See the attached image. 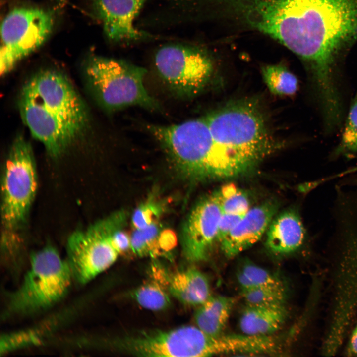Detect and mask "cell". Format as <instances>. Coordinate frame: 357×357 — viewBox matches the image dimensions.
<instances>
[{
  "label": "cell",
  "mask_w": 357,
  "mask_h": 357,
  "mask_svg": "<svg viewBox=\"0 0 357 357\" xmlns=\"http://www.w3.org/2000/svg\"><path fill=\"white\" fill-rule=\"evenodd\" d=\"M278 207L277 201L270 200L250 209L220 243L224 254L235 257L257 242L267 230Z\"/></svg>",
  "instance_id": "obj_13"
},
{
  "label": "cell",
  "mask_w": 357,
  "mask_h": 357,
  "mask_svg": "<svg viewBox=\"0 0 357 357\" xmlns=\"http://www.w3.org/2000/svg\"><path fill=\"white\" fill-rule=\"evenodd\" d=\"M349 350L350 353L357 355V326L354 329L351 335L349 344Z\"/></svg>",
  "instance_id": "obj_28"
},
{
  "label": "cell",
  "mask_w": 357,
  "mask_h": 357,
  "mask_svg": "<svg viewBox=\"0 0 357 357\" xmlns=\"http://www.w3.org/2000/svg\"><path fill=\"white\" fill-rule=\"evenodd\" d=\"M147 70L127 61L95 57L87 65L89 83L101 104L114 111L137 106L155 111L158 103L147 91L144 78Z\"/></svg>",
  "instance_id": "obj_7"
},
{
  "label": "cell",
  "mask_w": 357,
  "mask_h": 357,
  "mask_svg": "<svg viewBox=\"0 0 357 357\" xmlns=\"http://www.w3.org/2000/svg\"><path fill=\"white\" fill-rule=\"evenodd\" d=\"M55 1L59 4L61 5L64 3L65 0H55Z\"/></svg>",
  "instance_id": "obj_29"
},
{
  "label": "cell",
  "mask_w": 357,
  "mask_h": 357,
  "mask_svg": "<svg viewBox=\"0 0 357 357\" xmlns=\"http://www.w3.org/2000/svg\"><path fill=\"white\" fill-rule=\"evenodd\" d=\"M237 12L306 63L321 109L341 105L336 62L342 46L357 33V0H238Z\"/></svg>",
  "instance_id": "obj_1"
},
{
  "label": "cell",
  "mask_w": 357,
  "mask_h": 357,
  "mask_svg": "<svg viewBox=\"0 0 357 357\" xmlns=\"http://www.w3.org/2000/svg\"><path fill=\"white\" fill-rule=\"evenodd\" d=\"M208 335L197 326L142 331L113 341L116 349L142 357H208Z\"/></svg>",
  "instance_id": "obj_10"
},
{
  "label": "cell",
  "mask_w": 357,
  "mask_h": 357,
  "mask_svg": "<svg viewBox=\"0 0 357 357\" xmlns=\"http://www.w3.org/2000/svg\"><path fill=\"white\" fill-rule=\"evenodd\" d=\"M332 211L330 240L340 266L333 310L352 316L357 305V190L337 191Z\"/></svg>",
  "instance_id": "obj_4"
},
{
  "label": "cell",
  "mask_w": 357,
  "mask_h": 357,
  "mask_svg": "<svg viewBox=\"0 0 357 357\" xmlns=\"http://www.w3.org/2000/svg\"><path fill=\"white\" fill-rule=\"evenodd\" d=\"M126 220V212L119 210L70 235L65 259L74 280L86 284L115 263L120 253L114 234L124 227Z\"/></svg>",
  "instance_id": "obj_6"
},
{
  "label": "cell",
  "mask_w": 357,
  "mask_h": 357,
  "mask_svg": "<svg viewBox=\"0 0 357 357\" xmlns=\"http://www.w3.org/2000/svg\"><path fill=\"white\" fill-rule=\"evenodd\" d=\"M340 185L357 187V174H351L342 179L338 183Z\"/></svg>",
  "instance_id": "obj_27"
},
{
  "label": "cell",
  "mask_w": 357,
  "mask_h": 357,
  "mask_svg": "<svg viewBox=\"0 0 357 357\" xmlns=\"http://www.w3.org/2000/svg\"><path fill=\"white\" fill-rule=\"evenodd\" d=\"M134 230L130 236V250L135 256L155 258L167 255L175 247L173 233L170 230H163L159 221Z\"/></svg>",
  "instance_id": "obj_17"
},
{
  "label": "cell",
  "mask_w": 357,
  "mask_h": 357,
  "mask_svg": "<svg viewBox=\"0 0 357 357\" xmlns=\"http://www.w3.org/2000/svg\"><path fill=\"white\" fill-rule=\"evenodd\" d=\"M151 274L153 279L185 305L198 306L211 296L208 278L194 267L171 271L154 264Z\"/></svg>",
  "instance_id": "obj_14"
},
{
  "label": "cell",
  "mask_w": 357,
  "mask_h": 357,
  "mask_svg": "<svg viewBox=\"0 0 357 357\" xmlns=\"http://www.w3.org/2000/svg\"><path fill=\"white\" fill-rule=\"evenodd\" d=\"M357 153V92L351 102L339 144L333 156Z\"/></svg>",
  "instance_id": "obj_23"
},
{
  "label": "cell",
  "mask_w": 357,
  "mask_h": 357,
  "mask_svg": "<svg viewBox=\"0 0 357 357\" xmlns=\"http://www.w3.org/2000/svg\"><path fill=\"white\" fill-rule=\"evenodd\" d=\"M241 294L247 304L252 305H275L284 304L285 289L266 287H251L241 289Z\"/></svg>",
  "instance_id": "obj_24"
},
{
  "label": "cell",
  "mask_w": 357,
  "mask_h": 357,
  "mask_svg": "<svg viewBox=\"0 0 357 357\" xmlns=\"http://www.w3.org/2000/svg\"><path fill=\"white\" fill-rule=\"evenodd\" d=\"M38 187L33 151L22 137L14 141L9 150L1 181V215L4 248L14 242L27 222Z\"/></svg>",
  "instance_id": "obj_5"
},
{
  "label": "cell",
  "mask_w": 357,
  "mask_h": 357,
  "mask_svg": "<svg viewBox=\"0 0 357 357\" xmlns=\"http://www.w3.org/2000/svg\"><path fill=\"white\" fill-rule=\"evenodd\" d=\"M287 315L284 304L266 306L247 304L240 318V328L242 333L249 335H272L281 327Z\"/></svg>",
  "instance_id": "obj_16"
},
{
  "label": "cell",
  "mask_w": 357,
  "mask_h": 357,
  "mask_svg": "<svg viewBox=\"0 0 357 357\" xmlns=\"http://www.w3.org/2000/svg\"><path fill=\"white\" fill-rule=\"evenodd\" d=\"M147 0H94L95 11L107 37L115 42L143 39L134 20Z\"/></svg>",
  "instance_id": "obj_12"
},
{
  "label": "cell",
  "mask_w": 357,
  "mask_h": 357,
  "mask_svg": "<svg viewBox=\"0 0 357 357\" xmlns=\"http://www.w3.org/2000/svg\"><path fill=\"white\" fill-rule=\"evenodd\" d=\"M244 215L222 213L218 224L216 238L217 241L220 243Z\"/></svg>",
  "instance_id": "obj_26"
},
{
  "label": "cell",
  "mask_w": 357,
  "mask_h": 357,
  "mask_svg": "<svg viewBox=\"0 0 357 357\" xmlns=\"http://www.w3.org/2000/svg\"><path fill=\"white\" fill-rule=\"evenodd\" d=\"M307 232L298 210L290 208L273 218L267 231L266 245L273 253L287 254L299 249Z\"/></svg>",
  "instance_id": "obj_15"
},
{
  "label": "cell",
  "mask_w": 357,
  "mask_h": 357,
  "mask_svg": "<svg viewBox=\"0 0 357 357\" xmlns=\"http://www.w3.org/2000/svg\"><path fill=\"white\" fill-rule=\"evenodd\" d=\"M54 23L52 12L45 9L20 7L10 11L1 25V75L41 46L50 35Z\"/></svg>",
  "instance_id": "obj_9"
},
{
  "label": "cell",
  "mask_w": 357,
  "mask_h": 357,
  "mask_svg": "<svg viewBox=\"0 0 357 357\" xmlns=\"http://www.w3.org/2000/svg\"><path fill=\"white\" fill-rule=\"evenodd\" d=\"M263 79L269 91L274 95L292 96L298 90L297 77L287 67L280 64L262 67Z\"/></svg>",
  "instance_id": "obj_19"
},
{
  "label": "cell",
  "mask_w": 357,
  "mask_h": 357,
  "mask_svg": "<svg viewBox=\"0 0 357 357\" xmlns=\"http://www.w3.org/2000/svg\"><path fill=\"white\" fill-rule=\"evenodd\" d=\"M73 277L66 260L51 245L33 253L19 286L8 296L5 315H26L47 309L67 292Z\"/></svg>",
  "instance_id": "obj_3"
},
{
  "label": "cell",
  "mask_w": 357,
  "mask_h": 357,
  "mask_svg": "<svg viewBox=\"0 0 357 357\" xmlns=\"http://www.w3.org/2000/svg\"><path fill=\"white\" fill-rule=\"evenodd\" d=\"M222 213L244 215L250 209L246 192L233 183H228L216 191Z\"/></svg>",
  "instance_id": "obj_22"
},
{
  "label": "cell",
  "mask_w": 357,
  "mask_h": 357,
  "mask_svg": "<svg viewBox=\"0 0 357 357\" xmlns=\"http://www.w3.org/2000/svg\"><path fill=\"white\" fill-rule=\"evenodd\" d=\"M164 210L162 202L150 197L141 203L134 211L131 217L132 227L134 230L142 229L158 221Z\"/></svg>",
  "instance_id": "obj_25"
},
{
  "label": "cell",
  "mask_w": 357,
  "mask_h": 357,
  "mask_svg": "<svg viewBox=\"0 0 357 357\" xmlns=\"http://www.w3.org/2000/svg\"><path fill=\"white\" fill-rule=\"evenodd\" d=\"M237 279L241 289L266 287L285 289L279 277L250 262H245L239 270Z\"/></svg>",
  "instance_id": "obj_20"
},
{
  "label": "cell",
  "mask_w": 357,
  "mask_h": 357,
  "mask_svg": "<svg viewBox=\"0 0 357 357\" xmlns=\"http://www.w3.org/2000/svg\"><path fill=\"white\" fill-rule=\"evenodd\" d=\"M222 214L216 191L201 199L184 221L180 239L182 254L189 262L206 260L217 241V233Z\"/></svg>",
  "instance_id": "obj_11"
},
{
  "label": "cell",
  "mask_w": 357,
  "mask_h": 357,
  "mask_svg": "<svg viewBox=\"0 0 357 357\" xmlns=\"http://www.w3.org/2000/svg\"><path fill=\"white\" fill-rule=\"evenodd\" d=\"M132 298L141 306L151 310L165 309L171 304L169 293L154 279L135 290L132 293Z\"/></svg>",
  "instance_id": "obj_21"
},
{
  "label": "cell",
  "mask_w": 357,
  "mask_h": 357,
  "mask_svg": "<svg viewBox=\"0 0 357 357\" xmlns=\"http://www.w3.org/2000/svg\"><path fill=\"white\" fill-rule=\"evenodd\" d=\"M19 104L32 134L53 157L63 153L87 126L85 107L73 91L60 84L24 85Z\"/></svg>",
  "instance_id": "obj_2"
},
{
  "label": "cell",
  "mask_w": 357,
  "mask_h": 357,
  "mask_svg": "<svg viewBox=\"0 0 357 357\" xmlns=\"http://www.w3.org/2000/svg\"><path fill=\"white\" fill-rule=\"evenodd\" d=\"M159 76L178 95L194 96L208 85L214 71L213 60L201 49L190 45L169 44L156 52L154 58Z\"/></svg>",
  "instance_id": "obj_8"
},
{
  "label": "cell",
  "mask_w": 357,
  "mask_h": 357,
  "mask_svg": "<svg viewBox=\"0 0 357 357\" xmlns=\"http://www.w3.org/2000/svg\"><path fill=\"white\" fill-rule=\"evenodd\" d=\"M235 302L233 298L211 295L198 306L195 312L196 326L209 335H218L222 333Z\"/></svg>",
  "instance_id": "obj_18"
}]
</instances>
